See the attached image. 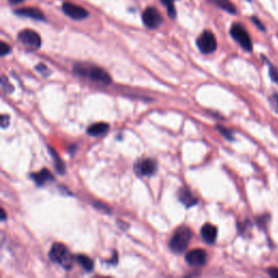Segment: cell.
Returning <instances> with one entry per match:
<instances>
[{
	"label": "cell",
	"mask_w": 278,
	"mask_h": 278,
	"mask_svg": "<svg viewBox=\"0 0 278 278\" xmlns=\"http://www.w3.org/2000/svg\"><path fill=\"white\" fill-rule=\"evenodd\" d=\"M74 72L79 76H88L93 82L102 85H109L111 83V76L108 72L99 66L88 65V64H76Z\"/></svg>",
	"instance_id": "obj_1"
},
{
	"label": "cell",
	"mask_w": 278,
	"mask_h": 278,
	"mask_svg": "<svg viewBox=\"0 0 278 278\" xmlns=\"http://www.w3.org/2000/svg\"><path fill=\"white\" fill-rule=\"evenodd\" d=\"M192 238V232L190 228L186 226L178 227L176 231L174 232L171 240H170V249H171L174 253H183L185 252L189 241Z\"/></svg>",
	"instance_id": "obj_2"
},
{
	"label": "cell",
	"mask_w": 278,
	"mask_h": 278,
	"mask_svg": "<svg viewBox=\"0 0 278 278\" xmlns=\"http://www.w3.org/2000/svg\"><path fill=\"white\" fill-rule=\"evenodd\" d=\"M49 258L53 263L59 264L66 270H69L72 266V263H73V257H72L70 251L63 244L60 243L52 245L50 251H49Z\"/></svg>",
	"instance_id": "obj_3"
},
{
	"label": "cell",
	"mask_w": 278,
	"mask_h": 278,
	"mask_svg": "<svg viewBox=\"0 0 278 278\" xmlns=\"http://www.w3.org/2000/svg\"><path fill=\"white\" fill-rule=\"evenodd\" d=\"M231 35L246 51H252V40L243 25L234 24L231 28Z\"/></svg>",
	"instance_id": "obj_4"
},
{
	"label": "cell",
	"mask_w": 278,
	"mask_h": 278,
	"mask_svg": "<svg viewBox=\"0 0 278 278\" xmlns=\"http://www.w3.org/2000/svg\"><path fill=\"white\" fill-rule=\"evenodd\" d=\"M197 46H198L199 50L202 53H212L217 48L216 38L212 32L210 31H204L201 34L198 39H197Z\"/></svg>",
	"instance_id": "obj_5"
},
{
	"label": "cell",
	"mask_w": 278,
	"mask_h": 278,
	"mask_svg": "<svg viewBox=\"0 0 278 278\" xmlns=\"http://www.w3.org/2000/svg\"><path fill=\"white\" fill-rule=\"evenodd\" d=\"M142 22L147 28L154 30L159 28V26L162 24L163 17L155 8L148 7L147 9H145V11L142 12Z\"/></svg>",
	"instance_id": "obj_6"
},
{
	"label": "cell",
	"mask_w": 278,
	"mask_h": 278,
	"mask_svg": "<svg viewBox=\"0 0 278 278\" xmlns=\"http://www.w3.org/2000/svg\"><path fill=\"white\" fill-rule=\"evenodd\" d=\"M17 38L22 44L29 47L37 49L42 46V38H40L39 34L32 30H23L17 35Z\"/></svg>",
	"instance_id": "obj_7"
},
{
	"label": "cell",
	"mask_w": 278,
	"mask_h": 278,
	"mask_svg": "<svg viewBox=\"0 0 278 278\" xmlns=\"http://www.w3.org/2000/svg\"><path fill=\"white\" fill-rule=\"evenodd\" d=\"M62 11L64 12L65 15L76 21L84 20L88 16L87 10H85L83 7L76 6V4L71 2H64L63 6H62Z\"/></svg>",
	"instance_id": "obj_8"
},
{
	"label": "cell",
	"mask_w": 278,
	"mask_h": 278,
	"mask_svg": "<svg viewBox=\"0 0 278 278\" xmlns=\"http://www.w3.org/2000/svg\"><path fill=\"white\" fill-rule=\"evenodd\" d=\"M186 262L189 264L190 266H195V267H199V266H203L205 263H207V253L205 251L202 249H194L187 252L186 257H185Z\"/></svg>",
	"instance_id": "obj_9"
},
{
	"label": "cell",
	"mask_w": 278,
	"mask_h": 278,
	"mask_svg": "<svg viewBox=\"0 0 278 278\" xmlns=\"http://www.w3.org/2000/svg\"><path fill=\"white\" fill-rule=\"evenodd\" d=\"M135 171L140 176H152L156 171V163L152 159H142L135 164Z\"/></svg>",
	"instance_id": "obj_10"
},
{
	"label": "cell",
	"mask_w": 278,
	"mask_h": 278,
	"mask_svg": "<svg viewBox=\"0 0 278 278\" xmlns=\"http://www.w3.org/2000/svg\"><path fill=\"white\" fill-rule=\"evenodd\" d=\"M178 200L181 201V202L185 205L186 208H191L198 203V199L196 198L194 196V194L190 191V189H188L187 187H183L181 189L178 190Z\"/></svg>",
	"instance_id": "obj_11"
},
{
	"label": "cell",
	"mask_w": 278,
	"mask_h": 278,
	"mask_svg": "<svg viewBox=\"0 0 278 278\" xmlns=\"http://www.w3.org/2000/svg\"><path fill=\"white\" fill-rule=\"evenodd\" d=\"M201 237L208 244H214L217 237V228L212 224H204L201 228Z\"/></svg>",
	"instance_id": "obj_12"
},
{
	"label": "cell",
	"mask_w": 278,
	"mask_h": 278,
	"mask_svg": "<svg viewBox=\"0 0 278 278\" xmlns=\"http://www.w3.org/2000/svg\"><path fill=\"white\" fill-rule=\"evenodd\" d=\"M15 13L17 15L25 16V17H31V19H34V20H38V21H44L45 20L44 13L40 10H38V9H36V8L17 9V10L15 11Z\"/></svg>",
	"instance_id": "obj_13"
},
{
	"label": "cell",
	"mask_w": 278,
	"mask_h": 278,
	"mask_svg": "<svg viewBox=\"0 0 278 278\" xmlns=\"http://www.w3.org/2000/svg\"><path fill=\"white\" fill-rule=\"evenodd\" d=\"M31 177L33 178V181L36 183L37 186H43L45 184H47L48 182L55 181V177L51 174V172L47 169H44L38 173H33L31 175Z\"/></svg>",
	"instance_id": "obj_14"
},
{
	"label": "cell",
	"mask_w": 278,
	"mask_h": 278,
	"mask_svg": "<svg viewBox=\"0 0 278 278\" xmlns=\"http://www.w3.org/2000/svg\"><path fill=\"white\" fill-rule=\"evenodd\" d=\"M109 131L107 123H95L87 128V134L91 136H101Z\"/></svg>",
	"instance_id": "obj_15"
},
{
	"label": "cell",
	"mask_w": 278,
	"mask_h": 278,
	"mask_svg": "<svg viewBox=\"0 0 278 278\" xmlns=\"http://www.w3.org/2000/svg\"><path fill=\"white\" fill-rule=\"evenodd\" d=\"M49 151H50V154L52 155L53 164H55L56 171L59 174H64V172H65V165H64L63 161H62V159L60 158L59 155H58L57 152L53 149H51L50 147H49Z\"/></svg>",
	"instance_id": "obj_16"
},
{
	"label": "cell",
	"mask_w": 278,
	"mask_h": 278,
	"mask_svg": "<svg viewBox=\"0 0 278 278\" xmlns=\"http://www.w3.org/2000/svg\"><path fill=\"white\" fill-rule=\"evenodd\" d=\"M212 1L216 4L217 7L223 9V10L227 11L228 13H231V15H236L237 9L235 8L234 4L230 1V0H212Z\"/></svg>",
	"instance_id": "obj_17"
},
{
	"label": "cell",
	"mask_w": 278,
	"mask_h": 278,
	"mask_svg": "<svg viewBox=\"0 0 278 278\" xmlns=\"http://www.w3.org/2000/svg\"><path fill=\"white\" fill-rule=\"evenodd\" d=\"M76 261L78 262L79 265L82 266L86 272H92L93 271V260L91 258L86 257V255L80 254V255H78L77 258H76Z\"/></svg>",
	"instance_id": "obj_18"
},
{
	"label": "cell",
	"mask_w": 278,
	"mask_h": 278,
	"mask_svg": "<svg viewBox=\"0 0 278 278\" xmlns=\"http://www.w3.org/2000/svg\"><path fill=\"white\" fill-rule=\"evenodd\" d=\"M161 1H162L164 6L167 7L169 16L174 19V17L176 16V9H175L174 4H173V0H161Z\"/></svg>",
	"instance_id": "obj_19"
},
{
	"label": "cell",
	"mask_w": 278,
	"mask_h": 278,
	"mask_svg": "<svg viewBox=\"0 0 278 278\" xmlns=\"http://www.w3.org/2000/svg\"><path fill=\"white\" fill-rule=\"evenodd\" d=\"M216 128L218 129V132L227 139V140H234V136H232V133L230 131V129L223 127L221 126V125H217Z\"/></svg>",
	"instance_id": "obj_20"
},
{
	"label": "cell",
	"mask_w": 278,
	"mask_h": 278,
	"mask_svg": "<svg viewBox=\"0 0 278 278\" xmlns=\"http://www.w3.org/2000/svg\"><path fill=\"white\" fill-rule=\"evenodd\" d=\"M35 70L38 72V73H40L42 74L44 77H47V76H49L50 75V70H49L46 65L45 64H43V63H39V64H37L36 65V68H35Z\"/></svg>",
	"instance_id": "obj_21"
},
{
	"label": "cell",
	"mask_w": 278,
	"mask_h": 278,
	"mask_svg": "<svg viewBox=\"0 0 278 278\" xmlns=\"http://www.w3.org/2000/svg\"><path fill=\"white\" fill-rule=\"evenodd\" d=\"M1 87L4 92H6L7 93H12L13 92V86L12 85L8 82L7 78L4 77V76H2V78H1Z\"/></svg>",
	"instance_id": "obj_22"
},
{
	"label": "cell",
	"mask_w": 278,
	"mask_h": 278,
	"mask_svg": "<svg viewBox=\"0 0 278 278\" xmlns=\"http://www.w3.org/2000/svg\"><path fill=\"white\" fill-rule=\"evenodd\" d=\"M268 73H270V77L273 82H275L276 84H278V69L275 68V66L271 65L270 72H268Z\"/></svg>",
	"instance_id": "obj_23"
},
{
	"label": "cell",
	"mask_w": 278,
	"mask_h": 278,
	"mask_svg": "<svg viewBox=\"0 0 278 278\" xmlns=\"http://www.w3.org/2000/svg\"><path fill=\"white\" fill-rule=\"evenodd\" d=\"M10 51H11V47L4 42H1V44H0V55L3 57V56L8 55V53H10Z\"/></svg>",
	"instance_id": "obj_24"
},
{
	"label": "cell",
	"mask_w": 278,
	"mask_h": 278,
	"mask_svg": "<svg viewBox=\"0 0 278 278\" xmlns=\"http://www.w3.org/2000/svg\"><path fill=\"white\" fill-rule=\"evenodd\" d=\"M267 274L273 278H278V267H270L267 270Z\"/></svg>",
	"instance_id": "obj_25"
},
{
	"label": "cell",
	"mask_w": 278,
	"mask_h": 278,
	"mask_svg": "<svg viewBox=\"0 0 278 278\" xmlns=\"http://www.w3.org/2000/svg\"><path fill=\"white\" fill-rule=\"evenodd\" d=\"M9 120H10V118H9L8 115H6V114L1 115V127L2 128H6L8 126V125H9Z\"/></svg>",
	"instance_id": "obj_26"
},
{
	"label": "cell",
	"mask_w": 278,
	"mask_h": 278,
	"mask_svg": "<svg viewBox=\"0 0 278 278\" xmlns=\"http://www.w3.org/2000/svg\"><path fill=\"white\" fill-rule=\"evenodd\" d=\"M252 21H253V23L257 25L260 30H262V31L265 30V29H264V26L261 23H260V21L258 19H255V17H252Z\"/></svg>",
	"instance_id": "obj_27"
},
{
	"label": "cell",
	"mask_w": 278,
	"mask_h": 278,
	"mask_svg": "<svg viewBox=\"0 0 278 278\" xmlns=\"http://www.w3.org/2000/svg\"><path fill=\"white\" fill-rule=\"evenodd\" d=\"M273 99H274V101H273V106L278 110V95H273Z\"/></svg>",
	"instance_id": "obj_28"
},
{
	"label": "cell",
	"mask_w": 278,
	"mask_h": 278,
	"mask_svg": "<svg viewBox=\"0 0 278 278\" xmlns=\"http://www.w3.org/2000/svg\"><path fill=\"white\" fill-rule=\"evenodd\" d=\"M12 4H16V3H20V2H23L24 0H9Z\"/></svg>",
	"instance_id": "obj_29"
},
{
	"label": "cell",
	"mask_w": 278,
	"mask_h": 278,
	"mask_svg": "<svg viewBox=\"0 0 278 278\" xmlns=\"http://www.w3.org/2000/svg\"><path fill=\"white\" fill-rule=\"evenodd\" d=\"M7 217V215H6V212H4V210L1 209V221H4Z\"/></svg>",
	"instance_id": "obj_30"
},
{
	"label": "cell",
	"mask_w": 278,
	"mask_h": 278,
	"mask_svg": "<svg viewBox=\"0 0 278 278\" xmlns=\"http://www.w3.org/2000/svg\"><path fill=\"white\" fill-rule=\"evenodd\" d=\"M113 260V259H112ZM112 260H110V262L109 263H111V264H113V261H112ZM116 260H118V254H116L115 252H114V261L116 262Z\"/></svg>",
	"instance_id": "obj_31"
},
{
	"label": "cell",
	"mask_w": 278,
	"mask_h": 278,
	"mask_svg": "<svg viewBox=\"0 0 278 278\" xmlns=\"http://www.w3.org/2000/svg\"><path fill=\"white\" fill-rule=\"evenodd\" d=\"M173 1H174V0H173Z\"/></svg>",
	"instance_id": "obj_32"
}]
</instances>
